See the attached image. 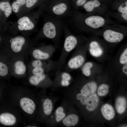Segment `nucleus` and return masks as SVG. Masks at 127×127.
<instances>
[{"label": "nucleus", "mask_w": 127, "mask_h": 127, "mask_svg": "<svg viewBox=\"0 0 127 127\" xmlns=\"http://www.w3.org/2000/svg\"><path fill=\"white\" fill-rule=\"evenodd\" d=\"M12 12L9 1L3 0L1 2L0 30L1 31L6 30L7 19Z\"/></svg>", "instance_id": "obj_5"}, {"label": "nucleus", "mask_w": 127, "mask_h": 127, "mask_svg": "<svg viewBox=\"0 0 127 127\" xmlns=\"http://www.w3.org/2000/svg\"><path fill=\"white\" fill-rule=\"evenodd\" d=\"M79 120L78 116L71 112L70 110L66 116L59 124L66 127H71L76 125Z\"/></svg>", "instance_id": "obj_11"}, {"label": "nucleus", "mask_w": 127, "mask_h": 127, "mask_svg": "<svg viewBox=\"0 0 127 127\" xmlns=\"http://www.w3.org/2000/svg\"><path fill=\"white\" fill-rule=\"evenodd\" d=\"M1 41V38L0 37V42Z\"/></svg>", "instance_id": "obj_40"}, {"label": "nucleus", "mask_w": 127, "mask_h": 127, "mask_svg": "<svg viewBox=\"0 0 127 127\" xmlns=\"http://www.w3.org/2000/svg\"><path fill=\"white\" fill-rule=\"evenodd\" d=\"M8 70L7 65L0 62V76H5L8 74Z\"/></svg>", "instance_id": "obj_30"}, {"label": "nucleus", "mask_w": 127, "mask_h": 127, "mask_svg": "<svg viewBox=\"0 0 127 127\" xmlns=\"http://www.w3.org/2000/svg\"><path fill=\"white\" fill-rule=\"evenodd\" d=\"M84 22L88 26L94 28L103 26L105 23V20L102 17L99 16H92L87 18Z\"/></svg>", "instance_id": "obj_10"}, {"label": "nucleus", "mask_w": 127, "mask_h": 127, "mask_svg": "<svg viewBox=\"0 0 127 127\" xmlns=\"http://www.w3.org/2000/svg\"><path fill=\"white\" fill-rule=\"evenodd\" d=\"M48 0H26L25 4L21 11L20 17L24 14L32 11L34 8L38 7L45 4Z\"/></svg>", "instance_id": "obj_7"}, {"label": "nucleus", "mask_w": 127, "mask_h": 127, "mask_svg": "<svg viewBox=\"0 0 127 127\" xmlns=\"http://www.w3.org/2000/svg\"><path fill=\"white\" fill-rule=\"evenodd\" d=\"M11 0H3L7 1H10Z\"/></svg>", "instance_id": "obj_39"}, {"label": "nucleus", "mask_w": 127, "mask_h": 127, "mask_svg": "<svg viewBox=\"0 0 127 127\" xmlns=\"http://www.w3.org/2000/svg\"><path fill=\"white\" fill-rule=\"evenodd\" d=\"M121 64H124L127 62V48H126L121 55L119 60Z\"/></svg>", "instance_id": "obj_31"}, {"label": "nucleus", "mask_w": 127, "mask_h": 127, "mask_svg": "<svg viewBox=\"0 0 127 127\" xmlns=\"http://www.w3.org/2000/svg\"><path fill=\"white\" fill-rule=\"evenodd\" d=\"M122 71L126 75H127V63L125 64L122 68Z\"/></svg>", "instance_id": "obj_36"}, {"label": "nucleus", "mask_w": 127, "mask_h": 127, "mask_svg": "<svg viewBox=\"0 0 127 127\" xmlns=\"http://www.w3.org/2000/svg\"><path fill=\"white\" fill-rule=\"evenodd\" d=\"M60 81H70L71 79L70 75L67 72H64L61 73L60 75Z\"/></svg>", "instance_id": "obj_29"}, {"label": "nucleus", "mask_w": 127, "mask_h": 127, "mask_svg": "<svg viewBox=\"0 0 127 127\" xmlns=\"http://www.w3.org/2000/svg\"><path fill=\"white\" fill-rule=\"evenodd\" d=\"M100 4L99 1L97 0H94L88 1L83 5V8L87 12H91L95 7L99 6Z\"/></svg>", "instance_id": "obj_24"}, {"label": "nucleus", "mask_w": 127, "mask_h": 127, "mask_svg": "<svg viewBox=\"0 0 127 127\" xmlns=\"http://www.w3.org/2000/svg\"><path fill=\"white\" fill-rule=\"evenodd\" d=\"M44 5V13L60 18H68L72 11L70 0H48Z\"/></svg>", "instance_id": "obj_3"}, {"label": "nucleus", "mask_w": 127, "mask_h": 127, "mask_svg": "<svg viewBox=\"0 0 127 127\" xmlns=\"http://www.w3.org/2000/svg\"><path fill=\"white\" fill-rule=\"evenodd\" d=\"M89 51L93 56L98 57L102 54L103 51L98 43L96 41L91 42L89 45Z\"/></svg>", "instance_id": "obj_21"}, {"label": "nucleus", "mask_w": 127, "mask_h": 127, "mask_svg": "<svg viewBox=\"0 0 127 127\" xmlns=\"http://www.w3.org/2000/svg\"><path fill=\"white\" fill-rule=\"evenodd\" d=\"M127 102L126 98L123 96H119L116 99L115 106L117 112L120 114L123 113L125 111L127 107Z\"/></svg>", "instance_id": "obj_20"}, {"label": "nucleus", "mask_w": 127, "mask_h": 127, "mask_svg": "<svg viewBox=\"0 0 127 127\" xmlns=\"http://www.w3.org/2000/svg\"><path fill=\"white\" fill-rule=\"evenodd\" d=\"M15 72L19 75H23L25 72L26 66L24 63L21 61L16 62L15 64Z\"/></svg>", "instance_id": "obj_25"}, {"label": "nucleus", "mask_w": 127, "mask_h": 127, "mask_svg": "<svg viewBox=\"0 0 127 127\" xmlns=\"http://www.w3.org/2000/svg\"><path fill=\"white\" fill-rule=\"evenodd\" d=\"M44 70L42 67H34L32 73L34 75H38L43 73Z\"/></svg>", "instance_id": "obj_32"}, {"label": "nucleus", "mask_w": 127, "mask_h": 127, "mask_svg": "<svg viewBox=\"0 0 127 127\" xmlns=\"http://www.w3.org/2000/svg\"><path fill=\"white\" fill-rule=\"evenodd\" d=\"M87 0H77L74 7H78L83 5L85 3Z\"/></svg>", "instance_id": "obj_34"}, {"label": "nucleus", "mask_w": 127, "mask_h": 127, "mask_svg": "<svg viewBox=\"0 0 127 127\" xmlns=\"http://www.w3.org/2000/svg\"><path fill=\"white\" fill-rule=\"evenodd\" d=\"M99 101V98L96 93H94L90 95L86 105V109L89 111L94 110L97 107Z\"/></svg>", "instance_id": "obj_18"}, {"label": "nucleus", "mask_w": 127, "mask_h": 127, "mask_svg": "<svg viewBox=\"0 0 127 127\" xmlns=\"http://www.w3.org/2000/svg\"><path fill=\"white\" fill-rule=\"evenodd\" d=\"M101 111L103 117L106 119L110 120L114 117L115 112L112 106L106 103L103 105L101 108Z\"/></svg>", "instance_id": "obj_15"}, {"label": "nucleus", "mask_w": 127, "mask_h": 127, "mask_svg": "<svg viewBox=\"0 0 127 127\" xmlns=\"http://www.w3.org/2000/svg\"><path fill=\"white\" fill-rule=\"evenodd\" d=\"M56 109L50 117V125L59 124L66 116L70 109V100L67 99Z\"/></svg>", "instance_id": "obj_4"}, {"label": "nucleus", "mask_w": 127, "mask_h": 127, "mask_svg": "<svg viewBox=\"0 0 127 127\" xmlns=\"http://www.w3.org/2000/svg\"><path fill=\"white\" fill-rule=\"evenodd\" d=\"M97 88V85L95 82H90L83 87L80 90V93L84 95L88 96L95 93Z\"/></svg>", "instance_id": "obj_14"}, {"label": "nucleus", "mask_w": 127, "mask_h": 127, "mask_svg": "<svg viewBox=\"0 0 127 127\" xmlns=\"http://www.w3.org/2000/svg\"><path fill=\"white\" fill-rule=\"evenodd\" d=\"M54 101L52 98H46L43 101V111L46 116H50L52 113L54 105Z\"/></svg>", "instance_id": "obj_16"}, {"label": "nucleus", "mask_w": 127, "mask_h": 127, "mask_svg": "<svg viewBox=\"0 0 127 127\" xmlns=\"http://www.w3.org/2000/svg\"><path fill=\"white\" fill-rule=\"evenodd\" d=\"M20 104L22 109L28 114H32L35 109V103L32 100L28 98L21 99L20 100Z\"/></svg>", "instance_id": "obj_12"}, {"label": "nucleus", "mask_w": 127, "mask_h": 127, "mask_svg": "<svg viewBox=\"0 0 127 127\" xmlns=\"http://www.w3.org/2000/svg\"><path fill=\"white\" fill-rule=\"evenodd\" d=\"M44 4L38 7L36 10L31 11L21 16L15 22H7L6 30L13 33L36 31L38 21L44 12Z\"/></svg>", "instance_id": "obj_1"}, {"label": "nucleus", "mask_w": 127, "mask_h": 127, "mask_svg": "<svg viewBox=\"0 0 127 127\" xmlns=\"http://www.w3.org/2000/svg\"><path fill=\"white\" fill-rule=\"evenodd\" d=\"M16 121V119L13 115L5 113L0 115V123L5 126L14 125Z\"/></svg>", "instance_id": "obj_17"}, {"label": "nucleus", "mask_w": 127, "mask_h": 127, "mask_svg": "<svg viewBox=\"0 0 127 127\" xmlns=\"http://www.w3.org/2000/svg\"><path fill=\"white\" fill-rule=\"evenodd\" d=\"M26 41V39L24 36L20 35L16 36L12 38L10 41L11 47L14 52H19L21 50Z\"/></svg>", "instance_id": "obj_8"}, {"label": "nucleus", "mask_w": 127, "mask_h": 127, "mask_svg": "<svg viewBox=\"0 0 127 127\" xmlns=\"http://www.w3.org/2000/svg\"><path fill=\"white\" fill-rule=\"evenodd\" d=\"M103 36L106 40L111 43L119 42L124 37L123 35L121 33L110 30H106L104 32Z\"/></svg>", "instance_id": "obj_9"}, {"label": "nucleus", "mask_w": 127, "mask_h": 127, "mask_svg": "<svg viewBox=\"0 0 127 127\" xmlns=\"http://www.w3.org/2000/svg\"><path fill=\"white\" fill-rule=\"evenodd\" d=\"M84 61L83 56L81 55H78L70 59L67 63V66L69 69H76L80 67Z\"/></svg>", "instance_id": "obj_13"}, {"label": "nucleus", "mask_w": 127, "mask_h": 127, "mask_svg": "<svg viewBox=\"0 0 127 127\" xmlns=\"http://www.w3.org/2000/svg\"><path fill=\"white\" fill-rule=\"evenodd\" d=\"M32 65L34 67H42V63L41 61L39 60H34L32 63Z\"/></svg>", "instance_id": "obj_33"}, {"label": "nucleus", "mask_w": 127, "mask_h": 127, "mask_svg": "<svg viewBox=\"0 0 127 127\" xmlns=\"http://www.w3.org/2000/svg\"><path fill=\"white\" fill-rule=\"evenodd\" d=\"M63 32L65 35L64 49L66 52H70L76 46L78 40L76 37L71 33L68 23L64 26Z\"/></svg>", "instance_id": "obj_6"}, {"label": "nucleus", "mask_w": 127, "mask_h": 127, "mask_svg": "<svg viewBox=\"0 0 127 127\" xmlns=\"http://www.w3.org/2000/svg\"><path fill=\"white\" fill-rule=\"evenodd\" d=\"M46 77V75L44 73L38 75H34L30 78L29 81L32 84L37 85L44 80Z\"/></svg>", "instance_id": "obj_23"}, {"label": "nucleus", "mask_w": 127, "mask_h": 127, "mask_svg": "<svg viewBox=\"0 0 127 127\" xmlns=\"http://www.w3.org/2000/svg\"><path fill=\"white\" fill-rule=\"evenodd\" d=\"M41 16L43 23L38 35L57 41L63 32L64 26L68 23L66 19L52 16L44 12Z\"/></svg>", "instance_id": "obj_2"}, {"label": "nucleus", "mask_w": 127, "mask_h": 127, "mask_svg": "<svg viewBox=\"0 0 127 127\" xmlns=\"http://www.w3.org/2000/svg\"><path fill=\"white\" fill-rule=\"evenodd\" d=\"M34 57L36 59L39 60H45L48 59L50 55L46 52L42 51L39 49H36L32 52Z\"/></svg>", "instance_id": "obj_22"}, {"label": "nucleus", "mask_w": 127, "mask_h": 127, "mask_svg": "<svg viewBox=\"0 0 127 127\" xmlns=\"http://www.w3.org/2000/svg\"><path fill=\"white\" fill-rule=\"evenodd\" d=\"M109 85L105 84H103L100 85L99 87L97 90V94L100 96H105L108 92Z\"/></svg>", "instance_id": "obj_26"}, {"label": "nucleus", "mask_w": 127, "mask_h": 127, "mask_svg": "<svg viewBox=\"0 0 127 127\" xmlns=\"http://www.w3.org/2000/svg\"><path fill=\"white\" fill-rule=\"evenodd\" d=\"M11 4L12 11L18 18L20 16L21 11L24 6L26 0H12Z\"/></svg>", "instance_id": "obj_19"}, {"label": "nucleus", "mask_w": 127, "mask_h": 127, "mask_svg": "<svg viewBox=\"0 0 127 127\" xmlns=\"http://www.w3.org/2000/svg\"><path fill=\"white\" fill-rule=\"evenodd\" d=\"M1 11V2L0 1V13Z\"/></svg>", "instance_id": "obj_38"}, {"label": "nucleus", "mask_w": 127, "mask_h": 127, "mask_svg": "<svg viewBox=\"0 0 127 127\" xmlns=\"http://www.w3.org/2000/svg\"><path fill=\"white\" fill-rule=\"evenodd\" d=\"M127 3H126L124 6L123 5H121L119 8L118 10L119 12L123 13L127 12Z\"/></svg>", "instance_id": "obj_35"}, {"label": "nucleus", "mask_w": 127, "mask_h": 127, "mask_svg": "<svg viewBox=\"0 0 127 127\" xmlns=\"http://www.w3.org/2000/svg\"><path fill=\"white\" fill-rule=\"evenodd\" d=\"M122 16L124 20H127V12L122 13Z\"/></svg>", "instance_id": "obj_37"}, {"label": "nucleus", "mask_w": 127, "mask_h": 127, "mask_svg": "<svg viewBox=\"0 0 127 127\" xmlns=\"http://www.w3.org/2000/svg\"><path fill=\"white\" fill-rule=\"evenodd\" d=\"M76 99L79 101L80 103L83 105H86L88 100V96L84 95L80 93L77 94L76 96Z\"/></svg>", "instance_id": "obj_28"}, {"label": "nucleus", "mask_w": 127, "mask_h": 127, "mask_svg": "<svg viewBox=\"0 0 127 127\" xmlns=\"http://www.w3.org/2000/svg\"><path fill=\"white\" fill-rule=\"evenodd\" d=\"M93 66L92 63L88 62L85 63L83 66L82 71L83 74L87 76H88L91 74L90 68Z\"/></svg>", "instance_id": "obj_27"}]
</instances>
